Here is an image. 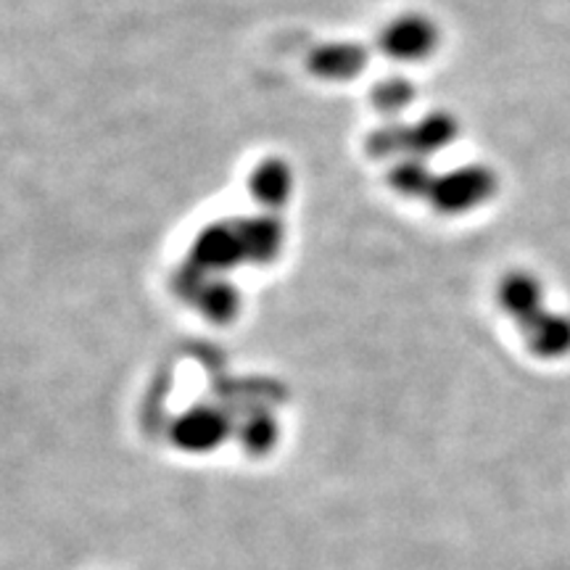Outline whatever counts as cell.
I'll return each instance as SVG.
<instances>
[{
	"mask_svg": "<svg viewBox=\"0 0 570 570\" xmlns=\"http://www.w3.org/2000/svg\"><path fill=\"white\" fill-rule=\"evenodd\" d=\"M433 42V32L428 24H420L417 19H407L402 21V24H396L394 30L389 32V48L394 51L396 56H420L425 53L428 48H431Z\"/></svg>",
	"mask_w": 570,
	"mask_h": 570,
	"instance_id": "1",
	"label": "cell"
},
{
	"mask_svg": "<svg viewBox=\"0 0 570 570\" xmlns=\"http://www.w3.org/2000/svg\"><path fill=\"white\" fill-rule=\"evenodd\" d=\"M537 302H539V291H537V283H533L531 277L529 281H510L508 288H504V304H508L510 309H515V312L529 309V315H531V309L537 306Z\"/></svg>",
	"mask_w": 570,
	"mask_h": 570,
	"instance_id": "2",
	"label": "cell"
}]
</instances>
